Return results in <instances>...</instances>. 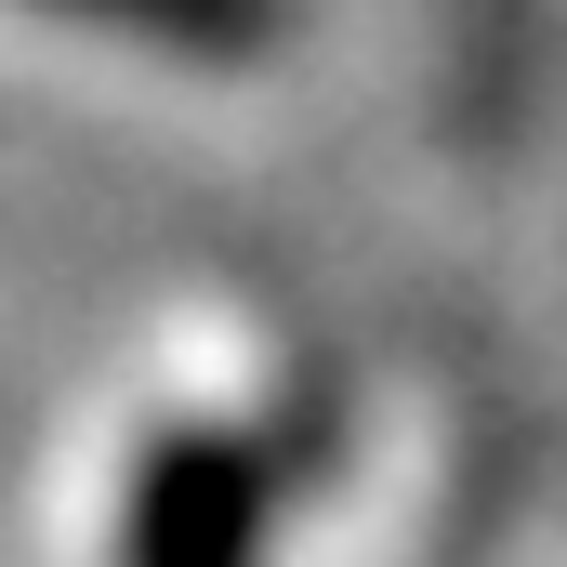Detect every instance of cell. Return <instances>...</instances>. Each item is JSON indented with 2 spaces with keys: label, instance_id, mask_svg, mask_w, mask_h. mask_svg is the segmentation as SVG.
I'll return each mask as SVG.
<instances>
[{
  "label": "cell",
  "instance_id": "cell-1",
  "mask_svg": "<svg viewBox=\"0 0 567 567\" xmlns=\"http://www.w3.org/2000/svg\"><path fill=\"white\" fill-rule=\"evenodd\" d=\"M343 383L303 317L251 290H185L93 370L53 449V567H290L343 462Z\"/></svg>",
  "mask_w": 567,
  "mask_h": 567
},
{
  "label": "cell",
  "instance_id": "cell-2",
  "mask_svg": "<svg viewBox=\"0 0 567 567\" xmlns=\"http://www.w3.org/2000/svg\"><path fill=\"white\" fill-rule=\"evenodd\" d=\"M488 396L475 370H423L410 396L357 410L317 515H303V555L290 567H475L488 542Z\"/></svg>",
  "mask_w": 567,
  "mask_h": 567
},
{
  "label": "cell",
  "instance_id": "cell-3",
  "mask_svg": "<svg viewBox=\"0 0 567 567\" xmlns=\"http://www.w3.org/2000/svg\"><path fill=\"white\" fill-rule=\"evenodd\" d=\"M13 27L40 40H80V53H133V66H185V80H225L251 53H278L290 0H0Z\"/></svg>",
  "mask_w": 567,
  "mask_h": 567
}]
</instances>
